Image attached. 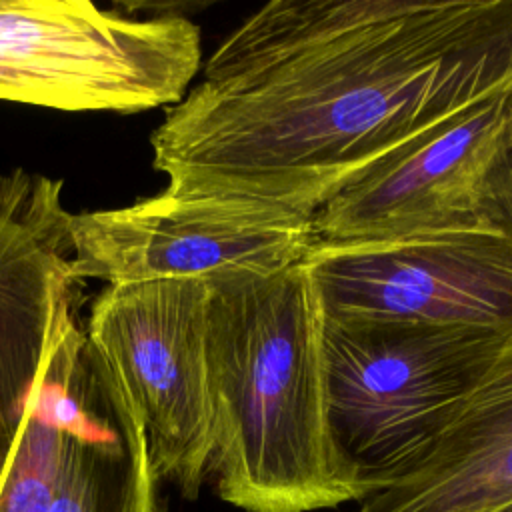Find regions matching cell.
I'll use <instances>...</instances> for the list:
<instances>
[{
  "label": "cell",
  "mask_w": 512,
  "mask_h": 512,
  "mask_svg": "<svg viewBox=\"0 0 512 512\" xmlns=\"http://www.w3.org/2000/svg\"><path fill=\"white\" fill-rule=\"evenodd\" d=\"M512 90V0H272L150 136L166 190L312 216L366 170Z\"/></svg>",
  "instance_id": "cell-1"
},
{
  "label": "cell",
  "mask_w": 512,
  "mask_h": 512,
  "mask_svg": "<svg viewBox=\"0 0 512 512\" xmlns=\"http://www.w3.org/2000/svg\"><path fill=\"white\" fill-rule=\"evenodd\" d=\"M208 288V474L218 496L244 512H318L372 496L376 484L332 426L324 308L304 262Z\"/></svg>",
  "instance_id": "cell-2"
},
{
  "label": "cell",
  "mask_w": 512,
  "mask_h": 512,
  "mask_svg": "<svg viewBox=\"0 0 512 512\" xmlns=\"http://www.w3.org/2000/svg\"><path fill=\"white\" fill-rule=\"evenodd\" d=\"M202 60L186 16L86 0H0V100L64 112H144L186 96Z\"/></svg>",
  "instance_id": "cell-3"
},
{
  "label": "cell",
  "mask_w": 512,
  "mask_h": 512,
  "mask_svg": "<svg viewBox=\"0 0 512 512\" xmlns=\"http://www.w3.org/2000/svg\"><path fill=\"white\" fill-rule=\"evenodd\" d=\"M508 334L324 316L332 426L376 492L424 456Z\"/></svg>",
  "instance_id": "cell-4"
},
{
  "label": "cell",
  "mask_w": 512,
  "mask_h": 512,
  "mask_svg": "<svg viewBox=\"0 0 512 512\" xmlns=\"http://www.w3.org/2000/svg\"><path fill=\"white\" fill-rule=\"evenodd\" d=\"M202 278L106 284L90 308L86 336L140 414L152 468L196 498L212 456Z\"/></svg>",
  "instance_id": "cell-5"
},
{
  "label": "cell",
  "mask_w": 512,
  "mask_h": 512,
  "mask_svg": "<svg viewBox=\"0 0 512 512\" xmlns=\"http://www.w3.org/2000/svg\"><path fill=\"white\" fill-rule=\"evenodd\" d=\"M302 262L326 318L512 332V232L488 220L390 240H314Z\"/></svg>",
  "instance_id": "cell-6"
},
{
  "label": "cell",
  "mask_w": 512,
  "mask_h": 512,
  "mask_svg": "<svg viewBox=\"0 0 512 512\" xmlns=\"http://www.w3.org/2000/svg\"><path fill=\"white\" fill-rule=\"evenodd\" d=\"M76 280L238 282L278 274L314 244L312 220L242 200L162 190L130 206L72 214Z\"/></svg>",
  "instance_id": "cell-7"
},
{
  "label": "cell",
  "mask_w": 512,
  "mask_h": 512,
  "mask_svg": "<svg viewBox=\"0 0 512 512\" xmlns=\"http://www.w3.org/2000/svg\"><path fill=\"white\" fill-rule=\"evenodd\" d=\"M510 94L476 104L346 184L312 216L314 240L372 242L482 222Z\"/></svg>",
  "instance_id": "cell-8"
},
{
  "label": "cell",
  "mask_w": 512,
  "mask_h": 512,
  "mask_svg": "<svg viewBox=\"0 0 512 512\" xmlns=\"http://www.w3.org/2000/svg\"><path fill=\"white\" fill-rule=\"evenodd\" d=\"M64 182L0 174V466L22 420L60 314L76 302Z\"/></svg>",
  "instance_id": "cell-9"
},
{
  "label": "cell",
  "mask_w": 512,
  "mask_h": 512,
  "mask_svg": "<svg viewBox=\"0 0 512 512\" xmlns=\"http://www.w3.org/2000/svg\"><path fill=\"white\" fill-rule=\"evenodd\" d=\"M60 368L66 432L50 512H162L138 410L66 308L50 342Z\"/></svg>",
  "instance_id": "cell-10"
},
{
  "label": "cell",
  "mask_w": 512,
  "mask_h": 512,
  "mask_svg": "<svg viewBox=\"0 0 512 512\" xmlns=\"http://www.w3.org/2000/svg\"><path fill=\"white\" fill-rule=\"evenodd\" d=\"M512 500V332L424 456L352 512H494Z\"/></svg>",
  "instance_id": "cell-11"
},
{
  "label": "cell",
  "mask_w": 512,
  "mask_h": 512,
  "mask_svg": "<svg viewBox=\"0 0 512 512\" xmlns=\"http://www.w3.org/2000/svg\"><path fill=\"white\" fill-rule=\"evenodd\" d=\"M482 218L512 232V152L504 146L484 182Z\"/></svg>",
  "instance_id": "cell-12"
},
{
  "label": "cell",
  "mask_w": 512,
  "mask_h": 512,
  "mask_svg": "<svg viewBox=\"0 0 512 512\" xmlns=\"http://www.w3.org/2000/svg\"><path fill=\"white\" fill-rule=\"evenodd\" d=\"M504 148L512 152V94L506 106V122H504Z\"/></svg>",
  "instance_id": "cell-13"
},
{
  "label": "cell",
  "mask_w": 512,
  "mask_h": 512,
  "mask_svg": "<svg viewBox=\"0 0 512 512\" xmlns=\"http://www.w3.org/2000/svg\"><path fill=\"white\" fill-rule=\"evenodd\" d=\"M494 512H512V500L510 502H506L504 506H500V508H496Z\"/></svg>",
  "instance_id": "cell-14"
}]
</instances>
